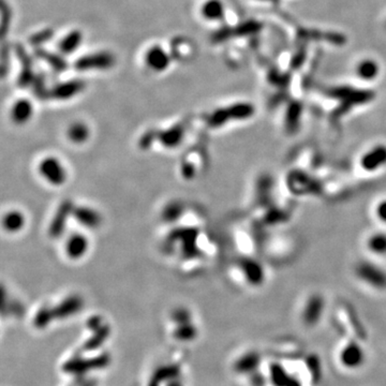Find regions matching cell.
<instances>
[{
  "label": "cell",
  "mask_w": 386,
  "mask_h": 386,
  "mask_svg": "<svg viewBox=\"0 0 386 386\" xmlns=\"http://www.w3.org/2000/svg\"><path fill=\"white\" fill-rule=\"evenodd\" d=\"M357 276L367 284H369L375 288H386V274L384 271L375 267V265L370 263H363L357 267Z\"/></svg>",
  "instance_id": "obj_1"
},
{
  "label": "cell",
  "mask_w": 386,
  "mask_h": 386,
  "mask_svg": "<svg viewBox=\"0 0 386 386\" xmlns=\"http://www.w3.org/2000/svg\"><path fill=\"white\" fill-rule=\"evenodd\" d=\"M362 169L368 173H373L386 165V146L375 145L364 154L359 161Z\"/></svg>",
  "instance_id": "obj_2"
},
{
  "label": "cell",
  "mask_w": 386,
  "mask_h": 386,
  "mask_svg": "<svg viewBox=\"0 0 386 386\" xmlns=\"http://www.w3.org/2000/svg\"><path fill=\"white\" fill-rule=\"evenodd\" d=\"M40 173L53 185H61L66 180V171L55 158H46L40 164Z\"/></svg>",
  "instance_id": "obj_3"
},
{
  "label": "cell",
  "mask_w": 386,
  "mask_h": 386,
  "mask_svg": "<svg viewBox=\"0 0 386 386\" xmlns=\"http://www.w3.org/2000/svg\"><path fill=\"white\" fill-rule=\"evenodd\" d=\"M323 309H324L323 298L319 295L311 296L305 306L304 313H303L304 322L307 324V325H310V326L315 325L322 317Z\"/></svg>",
  "instance_id": "obj_4"
},
{
  "label": "cell",
  "mask_w": 386,
  "mask_h": 386,
  "mask_svg": "<svg viewBox=\"0 0 386 386\" xmlns=\"http://www.w3.org/2000/svg\"><path fill=\"white\" fill-rule=\"evenodd\" d=\"M340 361L348 368H357L362 366L365 361V353L361 346L357 344H349L340 355Z\"/></svg>",
  "instance_id": "obj_5"
},
{
  "label": "cell",
  "mask_w": 386,
  "mask_h": 386,
  "mask_svg": "<svg viewBox=\"0 0 386 386\" xmlns=\"http://www.w3.org/2000/svg\"><path fill=\"white\" fill-rule=\"evenodd\" d=\"M145 61L147 66L154 70V71L160 72L168 68L170 64V58L165 51L160 46H153L151 50H148L145 56Z\"/></svg>",
  "instance_id": "obj_6"
},
{
  "label": "cell",
  "mask_w": 386,
  "mask_h": 386,
  "mask_svg": "<svg viewBox=\"0 0 386 386\" xmlns=\"http://www.w3.org/2000/svg\"><path fill=\"white\" fill-rule=\"evenodd\" d=\"M87 250V239L84 236L77 234L70 237L67 242L66 251L68 256L72 259H78L82 257Z\"/></svg>",
  "instance_id": "obj_7"
},
{
  "label": "cell",
  "mask_w": 386,
  "mask_h": 386,
  "mask_svg": "<svg viewBox=\"0 0 386 386\" xmlns=\"http://www.w3.org/2000/svg\"><path fill=\"white\" fill-rule=\"evenodd\" d=\"M82 306V300L77 296H72L66 300L63 304L59 305L56 309L53 310L54 317L66 318L68 315H71L80 310Z\"/></svg>",
  "instance_id": "obj_8"
},
{
  "label": "cell",
  "mask_w": 386,
  "mask_h": 386,
  "mask_svg": "<svg viewBox=\"0 0 386 386\" xmlns=\"http://www.w3.org/2000/svg\"><path fill=\"white\" fill-rule=\"evenodd\" d=\"M259 364L260 357L257 353H247L235 363L234 369L239 373H248L256 369Z\"/></svg>",
  "instance_id": "obj_9"
},
{
  "label": "cell",
  "mask_w": 386,
  "mask_h": 386,
  "mask_svg": "<svg viewBox=\"0 0 386 386\" xmlns=\"http://www.w3.org/2000/svg\"><path fill=\"white\" fill-rule=\"evenodd\" d=\"M32 114V108L29 101L20 100L17 101L12 109V118L17 124H23L27 121Z\"/></svg>",
  "instance_id": "obj_10"
},
{
  "label": "cell",
  "mask_w": 386,
  "mask_h": 386,
  "mask_svg": "<svg viewBox=\"0 0 386 386\" xmlns=\"http://www.w3.org/2000/svg\"><path fill=\"white\" fill-rule=\"evenodd\" d=\"M367 248L373 254H376V256H385L386 234L385 233L372 234L367 240Z\"/></svg>",
  "instance_id": "obj_11"
},
{
  "label": "cell",
  "mask_w": 386,
  "mask_h": 386,
  "mask_svg": "<svg viewBox=\"0 0 386 386\" xmlns=\"http://www.w3.org/2000/svg\"><path fill=\"white\" fill-rule=\"evenodd\" d=\"M244 266H245L244 269L246 274L245 276L247 277L248 281L251 284L258 285L263 282V280H264V274H263V269L259 264H257V263L254 262L248 261Z\"/></svg>",
  "instance_id": "obj_12"
},
{
  "label": "cell",
  "mask_w": 386,
  "mask_h": 386,
  "mask_svg": "<svg viewBox=\"0 0 386 386\" xmlns=\"http://www.w3.org/2000/svg\"><path fill=\"white\" fill-rule=\"evenodd\" d=\"M75 216L82 224L89 227H95L100 222L99 215L89 208H78Z\"/></svg>",
  "instance_id": "obj_13"
},
{
  "label": "cell",
  "mask_w": 386,
  "mask_h": 386,
  "mask_svg": "<svg viewBox=\"0 0 386 386\" xmlns=\"http://www.w3.org/2000/svg\"><path fill=\"white\" fill-rule=\"evenodd\" d=\"M202 12L205 16V19L208 20H217L220 19V16L223 13L222 4L219 0H209L208 3H205L202 9Z\"/></svg>",
  "instance_id": "obj_14"
},
{
  "label": "cell",
  "mask_w": 386,
  "mask_h": 386,
  "mask_svg": "<svg viewBox=\"0 0 386 386\" xmlns=\"http://www.w3.org/2000/svg\"><path fill=\"white\" fill-rule=\"evenodd\" d=\"M197 336V328L190 323L178 324V327L174 331V337L181 341H190Z\"/></svg>",
  "instance_id": "obj_15"
},
{
  "label": "cell",
  "mask_w": 386,
  "mask_h": 386,
  "mask_svg": "<svg viewBox=\"0 0 386 386\" xmlns=\"http://www.w3.org/2000/svg\"><path fill=\"white\" fill-rule=\"evenodd\" d=\"M5 226L8 231L15 232L19 231L24 225V217L19 212H11L5 217Z\"/></svg>",
  "instance_id": "obj_16"
},
{
  "label": "cell",
  "mask_w": 386,
  "mask_h": 386,
  "mask_svg": "<svg viewBox=\"0 0 386 386\" xmlns=\"http://www.w3.org/2000/svg\"><path fill=\"white\" fill-rule=\"evenodd\" d=\"M358 75L365 80H371L378 73V67L373 61H365L358 66Z\"/></svg>",
  "instance_id": "obj_17"
},
{
  "label": "cell",
  "mask_w": 386,
  "mask_h": 386,
  "mask_svg": "<svg viewBox=\"0 0 386 386\" xmlns=\"http://www.w3.org/2000/svg\"><path fill=\"white\" fill-rule=\"evenodd\" d=\"M69 136L75 143H82L87 138V128L81 124H75L70 128Z\"/></svg>",
  "instance_id": "obj_18"
},
{
  "label": "cell",
  "mask_w": 386,
  "mask_h": 386,
  "mask_svg": "<svg viewBox=\"0 0 386 386\" xmlns=\"http://www.w3.org/2000/svg\"><path fill=\"white\" fill-rule=\"evenodd\" d=\"M181 137H182L181 128H174L173 130L168 131V132L164 133V137H162V142L165 145L173 147V145H175L180 141Z\"/></svg>",
  "instance_id": "obj_19"
},
{
  "label": "cell",
  "mask_w": 386,
  "mask_h": 386,
  "mask_svg": "<svg viewBox=\"0 0 386 386\" xmlns=\"http://www.w3.org/2000/svg\"><path fill=\"white\" fill-rule=\"evenodd\" d=\"M80 33H72L71 36H69L63 44H61V49L66 51L67 53H71L73 49L78 46V43H80Z\"/></svg>",
  "instance_id": "obj_20"
},
{
  "label": "cell",
  "mask_w": 386,
  "mask_h": 386,
  "mask_svg": "<svg viewBox=\"0 0 386 386\" xmlns=\"http://www.w3.org/2000/svg\"><path fill=\"white\" fill-rule=\"evenodd\" d=\"M375 216L381 222L386 224V199L379 202L375 207Z\"/></svg>",
  "instance_id": "obj_21"
}]
</instances>
